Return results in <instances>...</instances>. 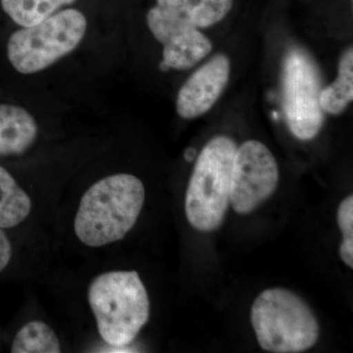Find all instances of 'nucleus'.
<instances>
[{"mask_svg": "<svg viewBox=\"0 0 353 353\" xmlns=\"http://www.w3.org/2000/svg\"><path fill=\"white\" fill-rule=\"evenodd\" d=\"M252 324L257 341L274 353H299L313 347L319 338V324L312 310L290 290H264L252 304Z\"/></svg>", "mask_w": 353, "mask_h": 353, "instance_id": "4", "label": "nucleus"}, {"mask_svg": "<svg viewBox=\"0 0 353 353\" xmlns=\"http://www.w3.org/2000/svg\"><path fill=\"white\" fill-rule=\"evenodd\" d=\"M231 63L217 54L196 70L183 83L176 97V112L183 119H194L208 112L226 88Z\"/></svg>", "mask_w": 353, "mask_h": 353, "instance_id": "9", "label": "nucleus"}, {"mask_svg": "<svg viewBox=\"0 0 353 353\" xmlns=\"http://www.w3.org/2000/svg\"><path fill=\"white\" fill-rule=\"evenodd\" d=\"M12 254L11 243L4 232L0 229V272L3 271L8 265Z\"/></svg>", "mask_w": 353, "mask_h": 353, "instance_id": "17", "label": "nucleus"}, {"mask_svg": "<svg viewBox=\"0 0 353 353\" xmlns=\"http://www.w3.org/2000/svg\"><path fill=\"white\" fill-rule=\"evenodd\" d=\"M146 21L154 38L164 46L161 71L192 68L212 50L211 41L196 28L166 19L152 10Z\"/></svg>", "mask_w": 353, "mask_h": 353, "instance_id": "8", "label": "nucleus"}, {"mask_svg": "<svg viewBox=\"0 0 353 353\" xmlns=\"http://www.w3.org/2000/svg\"><path fill=\"white\" fill-rule=\"evenodd\" d=\"M88 299L102 340L111 347L129 345L150 318V299L136 271L97 276L88 287Z\"/></svg>", "mask_w": 353, "mask_h": 353, "instance_id": "2", "label": "nucleus"}, {"mask_svg": "<svg viewBox=\"0 0 353 353\" xmlns=\"http://www.w3.org/2000/svg\"><path fill=\"white\" fill-rule=\"evenodd\" d=\"M233 3V0H157L150 10L166 19L204 29L224 19Z\"/></svg>", "mask_w": 353, "mask_h": 353, "instance_id": "10", "label": "nucleus"}, {"mask_svg": "<svg viewBox=\"0 0 353 353\" xmlns=\"http://www.w3.org/2000/svg\"><path fill=\"white\" fill-rule=\"evenodd\" d=\"M143 183L131 174L101 179L83 194L74 229L79 240L99 248L122 240L136 224L143 203Z\"/></svg>", "mask_w": 353, "mask_h": 353, "instance_id": "1", "label": "nucleus"}, {"mask_svg": "<svg viewBox=\"0 0 353 353\" xmlns=\"http://www.w3.org/2000/svg\"><path fill=\"white\" fill-rule=\"evenodd\" d=\"M13 353H59L57 334L46 323L32 321L21 328L14 339Z\"/></svg>", "mask_w": 353, "mask_h": 353, "instance_id": "15", "label": "nucleus"}, {"mask_svg": "<svg viewBox=\"0 0 353 353\" xmlns=\"http://www.w3.org/2000/svg\"><path fill=\"white\" fill-rule=\"evenodd\" d=\"M32 201L10 174L0 166V229L18 226L29 216Z\"/></svg>", "mask_w": 353, "mask_h": 353, "instance_id": "12", "label": "nucleus"}, {"mask_svg": "<svg viewBox=\"0 0 353 353\" xmlns=\"http://www.w3.org/2000/svg\"><path fill=\"white\" fill-rule=\"evenodd\" d=\"M196 157V150L194 148H188L185 152V158L187 159V161L192 162V160L194 159Z\"/></svg>", "mask_w": 353, "mask_h": 353, "instance_id": "18", "label": "nucleus"}, {"mask_svg": "<svg viewBox=\"0 0 353 353\" xmlns=\"http://www.w3.org/2000/svg\"><path fill=\"white\" fill-rule=\"evenodd\" d=\"M75 0H0L2 9L22 27H29L46 19L58 9L73 3Z\"/></svg>", "mask_w": 353, "mask_h": 353, "instance_id": "14", "label": "nucleus"}, {"mask_svg": "<svg viewBox=\"0 0 353 353\" xmlns=\"http://www.w3.org/2000/svg\"><path fill=\"white\" fill-rule=\"evenodd\" d=\"M353 99V50L343 53L339 65V75L334 83L322 88L320 105L324 113L339 115Z\"/></svg>", "mask_w": 353, "mask_h": 353, "instance_id": "13", "label": "nucleus"}, {"mask_svg": "<svg viewBox=\"0 0 353 353\" xmlns=\"http://www.w3.org/2000/svg\"><path fill=\"white\" fill-rule=\"evenodd\" d=\"M236 148L233 139L215 137L197 157L185 201V215L197 231H214L224 221Z\"/></svg>", "mask_w": 353, "mask_h": 353, "instance_id": "3", "label": "nucleus"}, {"mask_svg": "<svg viewBox=\"0 0 353 353\" xmlns=\"http://www.w3.org/2000/svg\"><path fill=\"white\" fill-rule=\"evenodd\" d=\"M321 77L312 58L303 50L292 48L284 62L283 108L288 126L296 138L309 141L321 131Z\"/></svg>", "mask_w": 353, "mask_h": 353, "instance_id": "6", "label": "nucleus"}, {"mask_svg": "<svg viewBox=\"0 0 353 353\" xmlns=\"http://www.w3.org/2000/svg\"><path fill=\"white\" fill-rule=\"evenodd\" d=\"M34 117L19 106L0 104V157L22 154L38 136Z\"/></svg>", "mask_w": 353, "mask_h": 353, "instance_id": "11", "label": "nucleus"}, {"mask_svg": "<svg viewBox=\"0 0 353 353\" xmlns=\"http://www.w3.org/2000/svg\"><path fill=\"white\" fill-rule=\"evenodd\" d=\"M87 19L77 9L54 13L12 34L7 54L16 71L34 74L48 68L72 52L85 37Z\"/></svg>", "mask_w": 353, "mask_h": 353, "instance_id": "5", "label": "nucleus"}, {"mask_svg": "<svg viewBox=\"0 0 353 353\" xmlns=\"http://www.w3.org/2000/svg\"><path fill=\"white\" fill-rule=\"evenodd\" d=\"M278 183L277 161L264 143L248 141L236 148L230 201L236 213L252 212L275 192Z\"/></svg>", "mask_w": 353, "mask_h": 353, "instance_id": "7", "label": "nucleus"}, {"mask_svg": "<svg viewBox=\"0 0 353 353\" xmlns=\"http://www.w3.org/2000/svg\"><path fill=\"white\" fill-rule=\"evenodd\" d=\"M338 224L343 232L340 255L343 261L353 268V196H347L340 204L338 210Z\"/></svg>", "mask_w": 353, "mask_h": 353, "instance_id": "16", "label": "nucleus"}]
</instances>
